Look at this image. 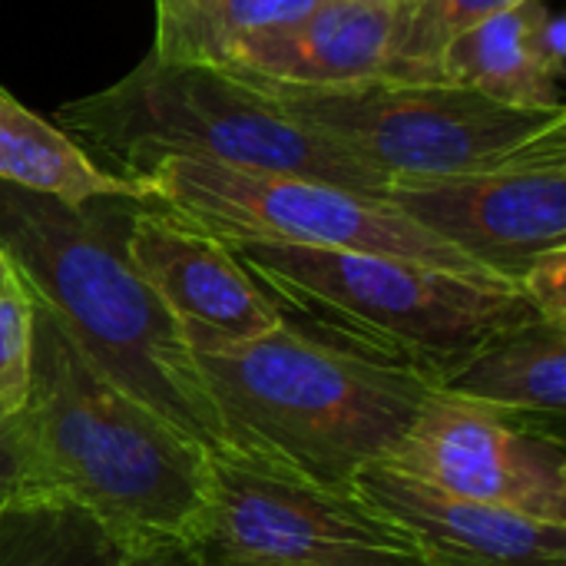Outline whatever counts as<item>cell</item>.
I'll use <instances>...</instances> for the list:
<instances>
[{
  "label": "cell",
  "mask_w": 566,
  "mask_h": 566,
  "mask_svg": "<svg viewBox=\"0 0 566 566\" xmlns=\"http://www.w3.org/2000/svg\"><path fill=\"white\" fill-rule=\"evenodd\" d=\"M136 182L153 202H163L229 245L272 242L345 249L501 279L434 232L421 229L385 196H368L348 186L196 159L156 163Z\"/></svg>",
  "instance_id": "7"
},
{
  "label": "cell",
  "mask_w": 566,
  "mask_h": 566,
  "mask_svg": "<svg viewBox=\"0 0 566 566\" xmlns=\"http://www.w3.org/2000/svg\"><path fill=\"white\" fill-rule=\"evenodd\" d=\"M10 285H17V272H13L10 259L3 255V249H0V295H3Z\"/></svg>",
  "instance_id": "24"
},
{
  "label": "cell",
  "mask_w": 566,
  "mask_h": 566,
  "mask_svg": "<svg viewBox=\"0 0 566 566\" xmlns=\"http://www.w3.org/2000/svg\"><path fill=\"white\" fill-rule=\"evenodd\" d=\"M352 491L395 521L428 566H566V524L448 494L385 461L365 464Z\"/></svg>",
  "instance_id": "12"
},
{
  "label": "cell",
  "mask_w": 566,
  "mask_h": 566,
  "mask_svg": "<svg viewBox=\"0 0 566 566\" xmlns=\"http://www.w3.org/2000/svg\"><path fill=\"white\" fill-rule=\"evenodd\" d=\"M398 3H418V0H398Z\"/></svg>",
  "instance_id": "25"
},
{
  "label": "cell",
  "mask_w": 566,
  "mask_h": 566,
  "mask_svg": "<svg viewBox=\"0 0 566 566\" xmlns=\"http://www.w3.org/2000/svg\"><path fill=\"white\" fill-rule=\"evenodd\" d=\"M23 451V488L83 507L129 551L186 537L209 451L113 385L33 302L27 405L10 418Z\"/></svg>",
  "instance_id": "2"
},
{
  "label": "cell",
  "mask_w": 566,
  "mask_h": 566,
  "mask_svg": "<svg viewBox=\"0 0 566 566\" xmlns=\"http://www.w3.org/2000/svg\"><path fill=\"white\" fill-rule=\"evenodd\" d=\"M119 566H242L202 551L199 544L186 541V537H166V541H149L139 547L123 551Z\"/></svg>",
  "instance_id": "22"
},
{
  "label": "cell",
  "mask_w": 566,
  "mask_h": 566,
  "mask_svg": "<svg viewBox=\"0 0 566 566\" xmlns=\"http://www.w3.org/2000/svg\"><path fill=\"white\" fill-rule=\"evenodd\" d=\"M325 0H156L153 53L179 63L226 66L239 40L289 27Z\"/></svg>",
  "instance_id": "17"
},
{
  "label": "cell",
  "mask_w": 566,
  "mask_h": 566,
  "mask_svg": "<svg viewBox=\"0 0 566 566\" xmlns=\"http://www.w3.org/2000/svg\"><path fill=\"white\" fill-rule=\"evenodd\" d=\"M229 431V458L332 491L391 454L434 388L411 368L308 335L289 318L252 342L192 352Z\"/></svg>",
  "instance_id": "3"
},
{
  "label": "cell",
  "mask_w": 566,
  "mask_h": 566,
  "mask_svg": "<svg viewBox=\"0 0 566 566\" xmlns=\"http://www.w3.org/2000/svg\"><path fill=\"white\" fill-rule=\"evenodd\" d=\"M385 199L471 262L517 282L534 259L566 245V139L484 172L395 179Z\"/></svg>",
  "instance_id": "10"
},
{
  "label": "cell",
  "mask_w": 566,
  "mask_h": 566,
  "mask_svg": "<svg viewBox=\"0 0 566 566\" xmlns=\"http://www.w3.org/2000/svg\"><path fill=\"white\" fill-rule=\"evenodd\" d=\"M385 464L448 494L566 524L564 441L527 418L431 388Z\"/></svg>",
  "instance_id": "9"
},
{
  "label": "cell",
  "mask_w": 566,
  "mask_h": 566,
  "mask_svg": "<svg viewBox=\"0 0 566 566\" xmlns=\"http://www.w3.org/2000/svg\"><path fill=\"white\" fill-rule=\"evenodd\" d=\"M53 123L103 169L139 179L166 159L308 176L385 196L381 172L282 113L252 80L209 63L163 60L153 50L116 83L60 103Z\"/></svg>",
  "instance_id": "4"
},
{
  "label": "cell",
  "mask_w": 566,
  "mask_h": 566,
  "mask_svg": "<svg viewBox=\"0 0 566 566\" xmlns=\"http://www.w3.org/2000/svg\"><path fill=\"white\" fill-rule=\"evenodd\" d=\"M229 245V242H226ZM235 259L285 312L338 348L444 385L481 345L541 318L517 282L468 275L398 255L232 242Z\"/></svg>",
  "instance_id": "5"
},
{
  "label": "cell",
  "mask_w": 566,
  "mask_h": 566,
  "mask_svg": "<svg viewBox=\"0 0 566 566\" xmlns=\"http://www.w3.org/2000/svg\"><path fill=\"white\" fill-rule=\"evenodd\" d=\"M186 541L242 566H428L355 491L229 454H209Z\"/></svg>",
  "instance_id": "8"
},
{
  "label": "cell",
  "mask_w": 566,
  "mask_h": 566,
  "mask_svg": "<svg viewBox=\"0 0 566 566\" xmlns=\"http://www.w3.org/2000/svg\"><path fill=\"white\" fill-rule=\"evenodd\" d=\"M33 371V298L17 279L0 295V418H13L30 395Z\"/></svg>",
  "instance_id": "20"
},
{
  "label": "cell",
  "mask_w": 566,
  "mask_h": 566,
  "mask_svg": "<svg viewBox=\"0 0 566 566\" xmlns=\"http://www.w3.org/2000/svg\"><path fill=\"white\" fill-rule=\"evenodd\" d=\"M438 388L501 411L560 421L566 408V328L534 318L501 332Z\"/></svg>",
  "instance_id": "15"
},
{
  "label": "cell",
  "mask_w": 566,
  "mask_h": 566,
  "mask_svg": "<svg viewBox=\"0 0 566 566\" xmlns=\"http://www.w3.org/2000/svg\"><path fill=\"white\" fill-rule=\"evenodd\" d=\"M126 255L192 352L252 342L285 322L275 298L222 239L163 202H133Z\"/></svg>",
  "instance_id": "11"
},
{
  "label": "cell",
  "mask_w": 566,
  "mask_h": 566,
  "mask_svg": "<svg viewBox=\"0 0 566 566\" xmlns=\"http://www.w3.org/2000/svg\"><path fill=\"white\" fill-rule=\"evenodd\" d=\"M566 20L547 0H524L454 36L441 60L438 80L481 90L511 106H564Z\"/></svg>",
  "instance_id": "14"
},
{
  "label": "cell",
  "mask_w": 566,
  "mask_h": 566,
  "mask_svg": "<svg viewBox=\"0 0 566 566\" xmlns=\"http://www.w3.org/2000/svg\"><path fill=\"white\" fill-rule=\"evenodd\" d=\"M123 547L83 507L50 494L0 501V566H119Z\"/></svg>",
  "instance_id": "18"
},
{
  "label": "cell",
  "mask_w": 566,
  "mask_h": 566,
  "mask_svg": "<svg viewBox=\"0 0 566 566\" xmlns=\"http://www.w3.org/2000/svg\"><path fill=\"white\" fill-rule=\"evenodd\" d=\"M524 0H418L398 3V30L391 46L388 76L398 80H438V60L444 46L481 20L511 10Z\"/></svg>",
  "instance_id": "19"
},
{
  "label": "cell",
  "mask_w": 566,
  "mask_h": 566,
  "mask_svg": "<svg viewBox=\"0 0 566 566\" xmlns=\"http://www.w3.org/2000/svg\"><path fill=\"white\" fill-rule=\"evenodd\" d=\"M242 76L388 182L484 172L566 139V106H511L451 80L375 76L302 86Z\"/></svg>",
  "instance_id": "6"
},
{
  "label": "cell",
  "mask_w": 566,
  "mask_h": 566,
  "mask_svg": "<svg viewBox=\"0 0 566 566\" xmlns=\"http://www.w3.org/2000/svg\"><path fill=\"white\" fill-rule=\"evenodd\" d=\"M123 199L66 206L0 182V249L70 342L126 395L209 454L229 431L179 325L126 255Z\"/></svg>",
  "instance_id": "1"
},
{
  "label": "cell",
  "mask_w": 566,
  "mask_h": 566,
  "mask_svg": "<svg viewBox=\"0 0 566 566\" xmlns=\"http://www.w3.org/2000/svg\"><path fill=\"white\" fill-rule=\"evenodd\" d=\"M517 289L544 322L566 328V245L534 259L517 279Z\"/></svg>",
  "instance_id": "21"
},
{
  "label": "cell",
  "mask_w": 566,
  "mask_h": 566,
  "mask_svg": "<svg viewBox=\"0 0 566 566\" xmlns=\"http://www.w3.org/2000/svg\"><path fill=\"white\" fill-rule=\"evenodd\" d=\"M0 182L66 206L93 199H149L126 176L103 169L70 133L36 116L0 83Z\"/></svg>",
  "instance_id": "16"
},
{
  "label": "cell",
  "mask_w": 566,
  "mask_h": 566,
  "mask_svg": "<svg viewBox=\"0 0 566 566\" xmlns=\"http://www.w3.org/2000/svg\"><path fill=\"white\" fill-rule=\"evenodd\" d=\"M398 0H325L302 20L239 40L226 70L332 86L388 76Z\"/></svg>",
  "instance_id": "13"
},
{
  "label": "cell",
  "mask_w": 566,
  "mask_h": 566,
  "mask_svg": "<svg viewBox=\"0 0 566 566\" xmlns=\"http://www.w3.org/2000/svg\"><path fill=\"white\" fill-rule=\"evenodd\" d=\"M23 488V451L10 418H0V501Z\"/></svg>",
  "instance_id": "23"
}]
</instances>
